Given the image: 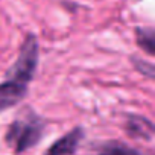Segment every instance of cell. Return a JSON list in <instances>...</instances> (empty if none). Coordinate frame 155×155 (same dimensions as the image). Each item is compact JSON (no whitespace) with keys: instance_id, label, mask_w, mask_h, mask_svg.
I'll list each match as a JSON object with an SVG mask.
<instances>
[{"instance_id":"obj_1","label":"cell","mask_w":155,"mask_h":155,"mask_svg":"<svg viewBox=\"0 0 155 155\" xmlns=\"http://www.w3.org/2000/svg\"><path fill=\"white\" fill-rule=\"evenodd\" d=\"M40 46L35 35L29 34L18 52V58L8 70L6 79L0 82V113L17 105L28 93L29 82L38 65Z\"/></svg>"},{"instance_id":"obj_2","label":"cell","mask_w":155,"mask_h":155,"mask_svg":"<svg viewBox=\"0 0 155 155\" xmlns=\"http://www.w3.org/2000/svg\"><path fill=\"white\" fill-rule=\"evenodd\" d=\"M44 126L46 123L40 116H37L34 111H26L8 128L5 140L17 153L25 152L41 140Z\"/></svg>"},{"instance_id":"obj_3","label":"cell","mask_w":155,"mask_h":155,"mask_svg":"<svg viewBox=\"0 0 155 155\" xmlns=\"http://www.w3.org/2000/svg\"><path fill=\"white\" fill-rule=\"evenodd\" d=\"M82 138H84V129L74 128L70 132H67L64 137L56 140L47 149V152L44 155H73Z\"/></svg>"},{"instance_id":"obj_4","label":"cell","mask_w":155,"mask_h":155,"mask_svg":"<svg viewBox=\"0 0 155 155\" xmlns=\"http://www.w3.org/2000/svg\"><path fill=\"white\" fill-rule=\"evenodd\" d=\"M126 132L132 138L150 140L153 135V125L149 119L141 116H129L126 122Z\"/></svg>"},{"instance_id":"obj_5","label":"cell","mask_w":155,"mask_h":155,"mask_svg":"<svg viewBox=\"0 0 155 155\" xmlns=\"http://www.w3.org/2000/svg\"><path fill=\"white\" fill-rule=\"evenodd\" d=\"M97 155H144V153L120 141H107L99 146Z\"/></svg>"},{"instance_id":"obj_6","label":"cell","mask_w":155,"mask_h":155,"mask_svg":"<svg viewBox=\"0 0 155 155\" xmlns=\"http://www.w3.org/2000/svg\"><path fill=\"white\" fill-rule=\"evenodd\" d=\"M137 44L147 52L149 55H153L155 52V32L152 28H138L137 29Z\"/></svg>"},{"instance_id":"obj_7","label":"cell","mask_w":155,"mask_h":155,"mask_svg":"<svg viewBox=\"0 0 155 155\" xmlns=\"http://www.w3.org/2000/svg\"><path fill=\"white\" fill-rule=\"evenodd\" d=\"M132 61H134L135 68H137L140 73L146 74L147 78H152V76H153V65H152V64H147V62H144V61H140L138 58H132Z\"/></svg>"}]
</instances>
